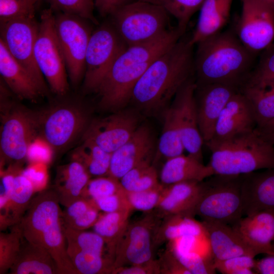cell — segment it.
Returning a JSON list of instances; mask_svg holds the SVG:
<instances>
[{"instance_id": "8fae6325", "label": "cell", "mask_w": 274, "mask_h": 274, "mask_svg": "<svg viewBox=\"0 0 274 274\" xmlns=\"http://www.w3.org/2000/svg\"><path fill=\"white\" fill-rule=\"evenodd\" d=\"M63 228L67 253L78 274L112 273L114 259L105 255L109 251L100 235L94 231L75 229L63 223Z\"/></svg>"}, {"instance_id": "3957f363", "label": "cell", "mask_w": 274, "mask_h": 274, "mask_svg": "<svg viewBox=\"0 0 274 274\" xmlns=\"http://www.w3.org/2000/svg\"><path fill=\"white\" fill-rule=\"evenodd\" d=\"M196 45L194 56L196 85L220 83L241 88L255 64L256 54L228 31H220Z\"/></svg>"}, {"instance_id": "94428289", "label": "cell", "mask_w": 274, "mask_h": 274, "mask_svg": "<svg viewBox=\"0 0 274 274\" xmlns=\"http://www.w3.org/2000/svg\"><path fill=\"white\" fill-rule=\"evenodd\" d=\"M272 247L273 250L274 251V241H273L272 243Z\"/></svg>"}, {"instance_id": "277c9868", "label": "cell", "mask_w": 274, "mask_h": 274, "mask_svg": "<svg viewBox=\"0 0 274 274\" xmlns=\"http://www.w3.org/2000/svg\"><path fill=\"white\" fill-rule=\"evenodd\" d=\"M55 190H43L33 197L19 225L24 238L46 249L61 274H78L67 253L62 211Z\"/></svg>"}, {"instance_id": "91938a15", "label": "cell", "mask_w": 274, "mask_h": 274, "mask_svg": "<svg viewBox=\"0 0 274 274\" xmlns=\"http://www.w3.org/2000/svg\"><path fill=\"white\" fill-rule=\"evenodd\" d=\"M138 1L151 3L155 4H157L159 5L162 1V0H138Z\"/></svg>"}, {"instance_id": "9a60e30c", "label": "cell", "mask_w": 274, "mask_h": 274, "mask_svg": "<svg viewBox=\"0 0 274 274\" xmlns=\"http://www.w3.org/2000/svg\"><path fill=\"white\" fill-rule=\"evenodd\" d=\"M236 36L249 51L257 54L274 41V9L258 0H241Z\"/></svg>"}, {"instance_id": "6f0895ef", "label": "cell", "mask_w": 274, "mask_h": 274, "mask_svg": "<svg viewBox=\"0 0 274 274\" xmlns=\"http://www.w3.org/2000/svg\"><path fill=\"white\" fill-rule=\"evenodd\" d=\"M266 141L274 145V131L268 133L259 134Z\"/></svg>"}, {"instance_id": "f35d334b", "label": "cell", "mask_w": 274, "mask_h": 274, "mask_svg": "<svg viewBox=\"0 0 274 274\" xmlns=\"http://www.w3.org/2000/svg\"><path fill=\"white\" fill-rule=\"evenodd\" d=\"M120 183L127 192H137L150 189L158 186V174L151 161L142 163L133 168L120 180Z\"/></svg>"}, {"instance_id": "d4e9b609", "label": "cell", "mask_w": 274, "mask_h": 274, "mask_svg": "<svg viewBox=\"0 0 274 274\" xmlns=\"http://www.w3.org/2000/svg\"><path fill=\"white\" fill-rule=\"evenodd\" d=\"M0 74L19 98L35 101L45 94L30 73L10 54L0 39Z\"/></svg>"}, {"instance_id": "cb8c5ba5", "label": "cell", "mask_w": 274, "mask_h": 274, "mask_svg": "<svg viewBox=\"0 0 274 274\" xmlns=\"http://www.w3.org/2000/svg\"><path fill=\"white\" fill-rule=\"evenodd\" d=\"M215 260H224L241 255L255 257L259 252L247 244L228 224L202 221Z\"/></svg>"}, {"instance_id": "52a82bcc", "label": "cell", "mask_w": 274, "mask_h": 274, "mask_svg": "<svg viewBox=\"0 0 274 274\" xmlns=\"http://www.w3.org/2000/svg\"><path fill=\"white\" fill-rule=\"evenodd\" d=\"M169 13L161 6L136 0L118 9L112 24L128 47L147 43L160 37L169 27Z\"/></svg>"}, {"instance_id": "8d00e7d4", "label": "cell", "mask_w": 274, "mask_h": 274, "mask_svg": "<svg viewBox=\"0 0 274 274\" xmlns=\"http://www.w3.org/2000/svg\"><path fill=\"white\" fill-rule=\"evenodd\" d=\"M260 89L274 88V41L261 52L241 88Z\"/></svg>"}, {"instance_id": "30bf717a", "label": "cell", "mask_w": 274, "mask_h": 274, "mask_svg": "<svg viewBox=\"0 0 274 274\" xmlns=\"http://www.w3.org/2000/svg\"><path fill=\"white\" fill-rule=\"evenodd\" d=\"M86 20L61 12L55 16L56 36L70 81L74 86L79 83L85 72L86 51L92 33Z\"/></svg>"}, {"instance_id": "7a4b0ae2", "label": "cell", "mask_w": 274, "mask_h": 274, "mask_svg": "<svg viewBox=\"0 0 274 274\" xmlns=\"http://www.w3.org/2000/svg\"><path fill=\"white\" fill-rule=\"evenodd\" d=\"M182 37L172 28L151 42L128 47L116 58L101 83L97 93L99 106L116 110L130 100L133 89L151 64Z\"/></svg>"}, {"instance_id": "ba28073f", "label": "cell", "mask_w": 274, "mask_h": 274, "mask_svg": "<svg viewBox=\"0 0 274 274\" xmlns=\"http://www.w3.org/2000/svg\"><path fill=\"white\" fill-rule=\"evenodd\" d=\"M36 63L51 91L62 96L68 89L64 56L55 28V15L50 8L43 11L34 48Z\"/></svg>"}, {"instance_id": "680465c9", "label": "cell", "mask_w": 274, "mask_h": 274, "mask_svg": "<svg viewBox=\"0 0 274 274\" xmlns=\"http://www.w3.org/2000/svg\"><path fill=\"white\" fill-rule=\"evenodd\" d=\"M270 6L274 9V0H258Z\"/></svg>"}, {"instance_id": "bcb514c9", "label": "cell", "mask_w": 274, "mask_h": 274, "mask_svg": "<svg viewBox=\"0 0 274 274\" xmlns=\"http://www.w3.org/2000/svg\"><path fill=\"white\" fill-rule=\"evenodd\" d=\"M39 0H0L1 20L35 17Z\"/></svg>"}, {"instance_id": "5b68a950", "label": "cell", "mask_w": 274, "mask_h": 274, "mask_svg": "<svg viewBox=\"0 0 274 274\" xmlns=\"http://www.w3.org/2000/svg\"><path fill=\"white\" fill-rule=\"evenodd\" d=\"M205 144L212 153L208 165L214 175L238 176L274 168V145L255 129Z\"/></svg>"}, {"instance_id": "74e56055", "label": "cell", "mask_w": 274, "mask_h": 274, "mask_svg": "<svg viewBox=\"0 0 274 274\" xmlns=\"http://www.w3.org/2000/svg\"><path fill=\"white\" fill-rule=\"evenodd\" d=\"M240 91L249 99L256 121V129L274 119V88L260 89L244 87Z\"/></svg>"}, {"instance_id": "603a6c76", "label": "cell", "mask_w": 274, "mask_h": 274, "mask_svg": "<svg viewBox=\"0 0 274 274\" xmlns=\"http://www.w3.org/2000/svg\"><path fill=\"white\" fill-rule=\"evenodd\" d=\"M202 190V181H188L165 185L154 211L162 219L178 214L194 216V208Z\"/></svg>"}, {"instance_id": "db71d44e", "label": "cell", "mask_w": 274, "mask_h": 274, "mask_svg": "<svg viewBox=\"0 0 274 274\" xmlns=\"http://www.w3.org/2000/svg\"><path fill=\"white\" fill-rule=\"evenodd\" d=\"M136 0H94L95 8L102 17L111 16L122 7Z\"/></svg>"}, {"instance_id": "2e32d148", "label": "cell", "mask_w": 274, "mask_h": 274, "mask_svg": "<svg viewBox=\"0 0 274 274\" xmlns=\"http://www.w3.org/2000/svg\"><path fill=\"white\" fill-rule=\"evenodd\" d=\"M38 117L41 135L54 150L63 148L71 144L87 125L84 113L70 106L55 107Z\"/></svg>"}, {"instance_id": "816d5d0a", "label": "cell", "mask_w": 274, "mask_h": 274, "mask_svg": "<svg viewBox=\"0 0 274 274\" xmlns=\"http://www.w3.org/2000/svg\"><path fill=\"white\" fill-rule=\"evenodd\" d=\"M161 274H191L169 249L166 248L158 259Z\"/></svg>"}, {"instance_id": "5bb4252c", "label": "cell", "mask_w": 274, "mask_h": 274, "mask_svg": "<svg viewBox=\"0 0 274 274\" xmlns=\"http://www.w3.org/2000/svg\"><path fill=\"white\" fill-rule=\"evenodd\" d=\"M39 24L35 17L1 20V40L13 56L32 76L45 93L46 85L34 56Z\"/></svg>"}, {"instance_id": "f6af8a7d", "label": "cell", "mask_w": 274, "mask_h": 274, "mask_svg": "<svg viewBox=\"0 0 274 274\" xmlns=\"http://www.w3.org/2000/svg\"><path fill=\"white\" fill-rule=\"evenodd\" d=\"M51 9L59 12L78 16L98 24L94 15L93 0H48Z\"/></svg>"}, {"instance_id": "7402d4cb", "label": "cell", "mask_w": 274, "mask_h": 274, "mask_svg": "<svg viewBox=\"0 0 274 274\" xmlns=\"http://www.w3.org/2000/svg\"><path fill=\"white\" fill-rule=\"evenodd\" d=\"M241 237L260 254L274 252V210H263L241 218L230 225Z\"/></svg>"}, {"instance_id": "681fc988", "label": "cell", "mask_w": 274, "mask_h": 274, "mask_svg": "<svg viewBox=\"0 0 274 274\" xmlns=\"http://www.w3.org/2000/svg\"><path fill=\"white\" fill-rule=\"evenodd\" d=\"M91 201L99 211H102L104 213H111L125 210L132 211L127 200L125 190L105 197Z\"/></svg>"}, {"instance_id": "c3c4849f", "label": "cell", "mask_w": 274, "mask_h": 274, "mask_svg": "<svg viewBox=\"0 0 274 274\" xmlns=\"http://www.w3.org/2000/svg\"><path fill=\"white\" fill-rule=\"evenodd\" d=\"M53 147L41 135H38L28 147L26 159L29 163L42 162L48 164L53 157Z\"/></svg>"}, {"instance_id": "6da1fadb", "label": "cell", "mask_w": 274, "mask_h": 274, "mask_svg": "<svg viewBox=\"0 0 274 274\" xmlns=\"http://www.w3.org/2000/svg\"><path fill=\"white\" fill-rule=\"evenodd\" d=\"M193 46L183 36L159 56L136 83L130 100L148 112L165 107L194 75Z\"/></svg>"}, {"instance_id": "484cf974", "label": "cell", "mask_w": 274, "mask_h": 274, "mask_svg": "<svg viewBox=\"0 0 274 274\" xmlns=\"http://www.w3.org/2000/svg\"><path fill=\"white\" fill-rule=\"evenodd\" d=\"M242 188L244 215L274 210V168L244 175Z\"/></svg>"}, {"instance_id": "ab89813d", "label": "cell", "mask_w": 274, "mask_h": 274, "mask_svg": "<svg viewBox=\"0 0 274 274\" xmlns=\"http://www.w3.org/2000/svg\"><path fill=\"white\" fill-rule=\"evenodd\" d=\"M23 239L19 223L12 226L10 232H1V274L10 270L19 253Z\"/></svg>"}, {"instance_id": "44dd1931", "label": "cell", "mask_w": 274, "mask_h": 274, "mask_svg": "<svg viewBox=\"0 0 274 274\" xmlns=\"http://www.w3.org/2000/svg\"><path fill=\"white\" fill-rule=\"evenodd\" d=\"M256 126L252 107L247 97L239 90L230 98L222 111L211 140L226 139L255 130Z\"/></svg>"}, {"instance_id": "ee69618b", "label": "cell", "mask_w": 274, "mask_h": 274, "mask_svg": "<svg viewBox=\"0 0 274 274\" xmlns=\"http://www.w3.org/2000/svg\"><path fill=\"white\" fill-rule=\"evenodd\" d=\"M165 185L160 183L156 187L144 191L127 192L125 195L132 209L146 213L154 211L157 206Z\"/></svg>"}, {"instance_id": "b9f144b4", "label": "cell", "mask_w": 274, "mask_h": 274, "mask_svg": "<svg viewBox=\"0 0 274 274\" xmlns=\"http://www.w3.org/2000/svg\"><path fill=\"white\" fill-rule=\"evenodd\" d=\"M204 1L162 0L160 5L176 19L177 28L184 36L191 17L199 10Z\"/></svg>"}, {"instance_id": "f546056e", "label": "cell", "mask_w": 274, "mask_h": 274, "mask_svg": "<svg viewBox=\"0 0 274 274\" xmlns=\"http://www.w3.org/2000/svg\"><path fill=\"white\" fill-rule=\"evenodd\" d=\"M10 271L12 274L59 273L57 265L50 253L24 238Z\"/></svg>"}, {"instance_id": "e0dca14e", "label": "cell", "mask_w": 274, "mask_h": 274, "mask_svg": "<svg viewBox=\"0 0 274 274\" xmlns=\"http://www.w3.org/2000/svg\"><path fill=\"white\" fill-rule=\"evenodd\" d=\"M195 88L194 75L177 92L173 106L176 110L185 150L202 162V146L204 142L198 127L194 96Z\"/></svg>"}, {"instance_id": "ffe728a7", "label": "cell", "mask_w": 274, "mask_h": 274, "mask_svg": "<svg viewBox=\"0 0 274 274\" xmlns=\"http://www.w3.org/2000/svg\"><path fill=\"white\" fill-rule=\"evenodd\" d=\"M153 149L150 129L145 125L139 126L132 136L111 154L108 175L120 180L133 168L151 161Z\"/></svg>"}, {"instance_id": "4dcf8cb0", "label": "cell", "mask_w": 274, "mask_h": 274, "mask_svg": "<svg viewBox=\"0 0 274 274\" xmlns=\"http://www.w3.org/2000/svg\"><path fill=\"white\" fill-rule=\"evenodd\" d=\"M18 167L13 187L5 207L1 210V228L19 223L24 215L35 190L29 181Z\"/></svg>"}, {"instance_id": "9f6ffc18", "label": "cell", "mask_w": 274, "mask_h": 274, "mask_svg": "<svg viewBox=\"0 0 274 274\" xmlns=\"http://www.w3.org/2000/svg\"><path fill=\"white\" fill-rule=\"evenodd\" d=\"M259 134L268 133L274 131V119L270 120L260 128L256 129Z\"/></svg>"}, {"instance_id": "f1b7e54d", "label": "cell", "mask_w": 274, "mask_h": 274, "mask_svg": "<svg viewBox=\"0 0 274 274\" xmlns=\"http://www.w3.org/2000/svg\"><path fill=\"white\" fill-rule=\"evenodd\" d=\"M91 176L80 162L72 160L57 170L55 189L59 202L64 207L82 197Z\"/></svg>"}, {"instance_id": "7c38bea8", "label": "cell", "mask_w": 274, "mask_h": 274, "mask_svg": "<svg viewBox=\"0 0 274 274\" xmlns=\"http://www.w3.org/2000/svg\"><path fill=\"white\" fill-rule=\"evenodd\" d=\"M8 107L1 115V153L5 159L19 162L26 159L29 145L39 135V117L20 107Z\"/></svg>"}, {"instance_id": "d590c367", "label": "cell", "mask_w": 274, "mask_h": 274, "mask_svg": "<svg viewBox=\"0 0 274 274\" xmlns=\"http://www.w3.org/2000/svg\"><path fill=\"white\" fill-rule=\"evenodd\" d=\"M99 215V210L91 200L81 197L65 207L63 223L75 229L85 230L92 227Z\"/></svg>"}, {"instance_id": "9c48e42d", "label": "cell", "mask_w": 274, "mask_h": 274, "mask_svg": "<svg viewBox=\"0 0 274 274\" xmlns=\"http://www.w3.org/2000/svg\"><path fill=\"white\" fill-rule=\"evenodd\" d=\"M127 47L112 23L103 24L92 32L85 57V91L97 92L116 58Z\"/></svg>"}, {"instance_id": "4316f807", "label": "cell", "mask_w": 274, "mask_h": 274, "mask_svg": "<svg viewBox=\"0 0 274 274\" xmlns=\"http://www.w3.org/2000/svg\"><path fill=\"white\" fill-rule=\"evenodd\" d=\"M233 0H205L199 9L195 28L190 38L194 46L219 32L227 23Z\"/></svg>"}, {"instance_id": "7dc6e473", "label": "cell", "mask_w": 274, "mask_h": 274, "mask_svg": "<svg viewBox=\"0 0 274 274\" xmlns=\"http://www.w3.org/2000/svg\"><path fill=\"white\" fill-rule=\"evenodd\" d=\"M254 257L249 255L235 256L224 260H215L216 270L223 274H255Z\"/></svg>"}, {"instance_id": "11a10c76", "label": "cell", "mask_w": 274, "mask_h": 274, "mask_svg": "<svg viewBox=\"0 0 274 274\" xmlns=\"http://www.w3.org/2000/svg\"><path fill=\"white\" fill-rule=\"evenodd\" d=\"M255 260L253 270L255 273L274 274V252Z\"/></svg>"}, {"instance_id": "83f0119b", "label": "cell", "mask_w": 274, "mask_h": 274, "mask_svg": "<svg viewBox=\"0 0 274 274\" xmlns=\"http://www.w3.org/2000/svg\"><path fill=\"white\" fill-rule=\"evenodd\" d=\"M214 175L212 167L188 154H183L166 160L160 174L161 183L168 185L178 182L204 179Z\"/></svg>"}, {"instance_id": "f907efd6", "label": "cell", "mask_w": 274, "mask_h": 274, "mask_svg": "<svg viewBox=\"0 0 274 274\" xmlns=\"http://www.w3.org/2000/svg\"><path fill=\"white\" fill-rule=\"evenodd\" d=\"M47 164L42 162L29 163L22 174L32 184L35 191H41L46 186L48 180Z\"/></svg>"}, {"instance_id": "ac0fdd59", "label": "cell", "mask_w": 274, "mask_h": 274, "mask_svg": "<svg viewBox=\"0 0 274 274\" xmlns=\"http://www.w3.org/2000/svg\"><path fill=\"white\" fill-rule=\"evenodd\" d=\"M240 88L220 83L196 85L194 96L198 127L204 143L210 141L218 119L230 98Z\"/></svg>"}, {"instance_id": "d6a6232c", "label": "cell", "mask_w": 274, "mask_h": 274, "mask_svg": "<svg viewBox=\"0 0 274 274\" xmlns=\"http://www.w3.org/2000/svg\"><path fill=\"white\" fill-rule=\"evenodd\" d=\"M131 211L125 210L100 214L92 226L94 232L106 243L111 255L115 259L116 248L129 223Z\"/></svg>"}, {"instance_id": "7bdbcfd3", "label": "cell", "mask_w": 274, "mask_h": 274, "mask_svg": "<svg viewBox=\"0 0 274 274\" xmlns=\"http://www.w3.org/2000/svg\"><path fill=\"white\" fill-rule=\"evenodd\" d=\"M120 180L108 175L90 179L86 186L82 197L94 200L123 191Z\"/></svg>"}, {"instance_id": "4fadbf2b", "label": "cell", "mask_w": 274, "mask_h": 274, "mask_svg": "<svg viewBox=\"0 0 274 274\" xmlns=\"http://www.w3.org/2000/svg\"><path fill=\"white\" fill-rule=\"evenodd\" d=\"M161 221L162 218L153 211L129 223L116 248L113 271L118 267L154 259V238Z\"/></svg>"}, {"instance_id": "8992f818", "label": "cell", "mask_w": 274, "mask_h": 274, "mask_svg": "<svg viewBox=\"0 0 274 274\" xmlns=\"http://www.w3.org/2000/svg\"><path fill=\"white\" fill-rule=\"evenodd\" d=\"M243 176L214 175L202 181L194 215L202 221L232 225L244 215Z\"/></svg>"}, {"instance_id": "836d02e7", "label": "cell", "mask_w": 274, "mask_h": 274, "mask_svg": "<svg viewBox=\"0 0 274 274\" xmlns=\"http://www.w3.org/2000/svg\"><path fill=\"white\" fill-rule=\"evenodd\" d=\"M72 157V160L82 163L90 176L109 175L111 153L89 140L84 139L83 143L74 150Z\"/></svg>"}, {"instance_id": "60d3db41", "label": "cell", "mask_w": 274, "mask_h": 274, "mask_svg": "<svg viewBox=\"0 0 274 274\" xmlns=\"http://www.w3.org/2000/svg\"><path fill=\"white\" fill-rule=\"evenodd\" d=\"M177 257L199 254L213 257L207 234L185 235L174 238L167 243V248Z\"/></svg>"}, {"instance_id": "f5cc1de1", "label": "cell", "mask_w": 274, "mask_h": 274, "mask_svg": "<svg viewBox=\"0 0 274 274\" xmlns=\"http://www.w3.org/2000/svg\"><path fill=\"white\" fill-rule=\"evenodd\" d=\"M112 274H160L158 259H153L146 262L118 267Z\"/></svg>"}, {"instance_id": "d6986e66", "label": "cell", "mask_w": 274, "mask_h": 274, "mask_svg": "<svg viewBox=\"0 0 274 274\" xmlns=\"http://www.w3.org/2000/svg\"><path fill=\"white\" fill-rule=\"evenodd\" d=\"M138 127L135 115L120 112L92 121L85 129L83 139L112 154L132 136Z\"/></svg>"}, {"instance_id": "e575fe53", "label": "cell", "mask_w": 274, "mask_h": 274, "mask_svg": "<svg viewBox=\"0 0 274 274\" xmlns=\"http://www.w3.org/2000/svg\"><path fill=\"white\" fill-rule=\"evenodd\" d=\"M184 150L176 110L172 105L164 114L158 153L166 160L182 154Z\"/></svg>"}, {"instance_id": "1f68e13d", "label": "cell", "mask_w": 274, "mask_h": 274, "mask_svg": "<svg viewBox=\"0 0 274 274\" xmlns=\"http://www.w3.org/2000/svg\"><path fill=\"white\" fill-rule=\"evenodd\" d=\"M207 232L202 222L187 214L169 216L162 219L154 238L155 249L165 243L185 235H204Z\"/></svg>"}]
</instances>
